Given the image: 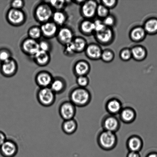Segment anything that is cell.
Instances as JSON below:
<instances>
[{
    "label": "cell",
    "mask_w": 157,
    "mask_h": 157,
    "mask_svg": "<svg viewBox=\"0 0 157 157\" xmlns=\"http://www.w3.org/2000/svg\"><path fill=\"white\" fill-rule=\"evenodd\" d=\"M69 98V101L76 107H83L90 104L92 100V95L87 89L78 87L71 91Z\"/></svg>",
    "instance_id": "6da1fadb"
},
{
    "label": "cell",
    "mask_w": 157,
    "mask_h": 157,
    "mask_svg": "<svg viewBox=\"0 0 157 157\" xmlns=\"http://www.w3.org/2000/svg\"><path fill=\"white\" fill-rule=\"evenodd\" d=\"M97 142L101 149L109 151L116 147L118 143L117 136L116 133L103 130L97 137Z\"/></svg>",
    "instance_id": "7a4b0ae2"
},
{
    "label": "cell",
    "mask_w": 157,
    "mask_h": 157,
    "mask_svg": "<svg viewBox=\"0 0 157 157\" xmlns=\"http://www.w3.org/2000/svg\"><path fill=\"white\" fill-rule=\"evenodd\" d=\"M36 98L41 105L48 107L54 104L56 101V94L50 87L41 88L37 92Z\"/></svg>",
    "instance_id": "3957f363"
},
{
    "label": "cell",
    "mask_w": 157,
    "mask_h": 157,
    "mask_svg": "<svg viewBox=\"0 0 157 157\" xmlns=\"http://www.w3.org/2000/svg\"><path fill=\"white\" fill-rule=\"evenodd\" d=\"M59 115L63 121L74 118L76 113V107L70 101H63L58 109Z\"/></svg>",
    "instance_id": "277c9868"
},
{
    "label": "cell",
    "mask_w": 157,
    "mask_h": 157,
    "mask_svg": "<svg viewBox=\"0 0 157 157\" xmlns=\"http://www.w3.org/2000/svg\"><path fill=\"white\" fill-rule=\"evenodd\" d=\"M101 126L103 130L116 133L119 130L121 124L120 120L116 116L109 114L103 118Z\"/></svg>",
    "instance_id": "5b68a950"
},
{
    "label": "cell",
    "mask_w": 157,
    "mask_h": 157,
    "mask_svg": "<svg viewBox=\"0 0 157 157\" xmlns=\"http://www.w3.org/2000/svg\"><path fill=\"white\" fill-rule=\"evenodd\" d=\"M18 151L17 144L11 139H7L0 147V154L3 157H14Z\"/></svg>",
    "instance_id": "8992f818"
},
{
    "label": "cell",
    "mask_w": 157,
    "mask_h": 157,
    "mask_svg": "<svg viewBox=\"0 0 157 157\" xmlns=\"http://www.w3.org/2000/svg\"><path fill=\"white\" fill-rule=\"evenodd\" d=\"M95 39L99 44L107 45L113 42L114 33L112 28L106 27L101 31L95 33Z\"/></svg>",
    "instance_id": "52a82bcc"
},
{
    "label": "cell",
    "mask_w": 157,
    "mask_h": 157,
    "mask_svg": "<svg viewBox=\"0 0 157 157\" xmlns=\"http://www.w3.org/2000/svg\"><path fill=\"white\" fill-rule=\"evenodd\" d=\"M95 1H85L81 8L82 13L86 19L90 20L96 15L97 7L98 6Z\"/></svg>",
    "instance_id": "ba28073f"
},
{
    "label": "cell",
    "mask_w": 157,
    "mask_h": 157,
    "mask_svg": "<svg viewBox=\"0 0 157 157\" xmlns=\"http://www.w3.org/2000/svg\"><path fill=\"white\" fill-rule=\"evenodd\" d=\"M119 115L120 120L124 124H132L136 119V111L131 107L123 108Z\"/></svg>",
    "instance_id": "9c48e42d"
},
{
    "label": "cell",
    "mask_w": 157,
    "mask_h": 157,
    "mask_svg": "<svg viewBox=\"0 0 157 157\" xmlns=\"http://www.w3.org/2000/svg\"><path fill=\"white\" fill-rule=\"evenodd\" d=\"M144 146V142L140 137L133 135L130 137L127 141V147L129 151L140 152Z\"/></svg>",
    "instance_id": "30bf717a"
},
{
    "label": "cell",
    "mask_w": 157,
    "mask_h": 157,
    "mask_svg": "<svg viewBox=\"0 0 157 157\" xmlns=\"http://www.w3.org/2000/svg\"><path fill=\"white\" fill-rule=\"evenodd\" d=\"M123 108L122 103L117 98H110L106 103V110L110 115L116 116L119 114Z\"/></svg>",
    "instance_id": "8fae6325"
},
{
    "label": "cell",
    "mask_w": 157,
    "mask_h": 157,
    "mask_svg": "<svg viewBox=\"0 0 157 157\" xmlns=\"http://www.w3.org/2000/svg\"><path fill=\"white\" fill-rule=\"evenodd\" d=\"M85 51L86 56L89 59L93 60L101 59L103 50L98 44H91L87 45Z\"/></svg>",
    "instance_id": "7c38bea8"
},
{
    "label": "cell",
    "mask_w": 157,
    "mask_h": 157,
    "mask_svg": "<svg viewBox=\"0 0 157 157\" xmlns=\"http://www.w3.org/2000/svg\"><path fill=\"white\" fill-rule=\"evenodd\" d=\"M147 33L144 28L141 26H137L133 28L130 31V37L132 41L140 42L145 39Z\"/></svg>",
    "instance_id": "4fadbf2b"
},
{
    "label": "cell",
    "mask_w": 157,
    "mask_h": 157,
    "mask_svg": "<svg viewBox=\"0 0 157 157\" xmlns=\"http://www.w3.org/2000/svg\"><path fill=\"white\" fill-rule=\"evenodd\" d=\"M78 124L75 118L64 121L61 124L63 132L67 135H72L77 130Z\"/></svg>",
    "instance_id": "5bb4252c"
},
{
    "label": "cell",
    "mask_w": 157,
    "mask_h": 157,
    "mask_svg": "<svg viewBox=\"0 0 157 157\" xmlns=\"http://www.w3.org/2000/svg\"><path fill=\"white\" fill-rule=\"evenodd\" d=\"M37 17L40 21H45L50 19L52 15V11L47 5H41L36 9Z\"/></svg>",
    "instance_id": "9a60e30c"
},
{
    "label": "cell",
    "mask_w": 157,
    "mask_h": 157,
    "mask_svg": "<svg viewBox=\"0 0 157 157\" xmlns=\"http://www.w3.org/2000/svg\"><path fill=\"white\" fill-rule=\"evenodd\" d=\"M132 58L135 60L141 61L144 60L147 57V52L144 47L141 45H136L131 49Z\"/></svg>",
    "instance_id": "2e32d148"
},
{
    "label": "cell",
    "mask_w": 157,
    "mask_h": 157,
    "mask_svg": "<svg viewBox=\"0 0 157 157\" xmlns=\"http://www.w3.org/2000/svg\"><path fill=\"white\" fill-rule=\"evenodd\" d=\"M23 48L27 53L35 55L40 50L39 44L34 39H29L25 41Z\"/></svg>",
    "instance_id": "e0dca14e"
},
{
    "label": "cell",
    "mask_w": 157,
    "mask_h": 157,
    "mask_svg": "<svg viewBox=\"0 0 157 157\" xmlns=\"http://www.w3.org/2000/svg\"><path fill=\"white\" fill-rule=\"evenodd\" d=\"M75 70L78 76H87L90 71V64L86 61H80L75 66Z\"/></svg>",
    "instance_id": "ac0fdd59"
},
{
    "label": "cell",
    "mask_w": 157,
    "mask_h": 157,
    "mask_svg": "<svg viewBox=\"0 0 157 157\" xmlns=\"http://www.w3.org/2000/svg\"><path fill=\"white\" fill-rule=\"evenodd\" d=\"M8 18L11 22L18 24L22 22L24 19V14L18 9H12L8 14Z\"/></svg>",
    "instance_id": "d6986e66"
},
{
    "label": "cell",
    "mask_w": 157,
    "mask_h": 157,
    "mask_svg": "<svg viewBox=\"0 0 157 157\" xmlns=\"http://www.w3.org/2000/svg\"><path fill=\"white\" fill-rule=\"evenodd\" d=\"M147 34L154 35L157 33V18H151L145 21L143 26Z\"/></svg>",
    "instance_id": "ffe728a7"
},
{
    "label": "cell",
    "mask_w": 157,
    "mask_h": 157,
    "mask_svg": "<svg viewBox=\"0 0 157 157\" xmlns=\"http://www.w3.org/2000/svg\"><path fill=\"white\" fill-rule=\"evenodd\" d=\"M81 32L86 35H90L94 33V25L93 21L90 20L86 19L81 23Z\"/></svg>",
    "instance_id": "44dd1931"
},
{
    "label": "cell",
    "mask_w": 157,
    "mask_h": 157,
    "mask_svg": "<svg viewBox=\"0 0 157 157\" xmlns=\"http://www.w3.org/2000/svg\"><path fill=\"white\" fill-rule=\"evenodd\" d=\"M52 81L51 76L46 73L40 74L36 78V82L41 88L49 87Z\"/></svg>",
    "instance_id": "7402d4cb"
},
{
    "label": "cell",
    "mask_w": 157,
    "mask_h": 157,
    "mask_svg": "<svg viewBox=\"0 0 157 157\" xmlns=\"http://www.w3.org/2000/svg\"><path fill=\"white\" fill-rule=\"evenodd\" d=\"M15 68L16 66L14 61L10 59L2 63L1 67L2 72L6 76L12 75L15 71Z\"/></svg>",
    "instance_id": "603a6c76"
},
{
    "label": "cell",
    "mask_w": 157,
    "mask_h": 157,
    "mask_svg": "<svg viewBox=\"0 0 157 157\" xmlns=\"http://www.w3.org/2000/svg\"><path fill=\"white\" fill-rule=\"evenodd\" d=\"M50 87L56 95L59 94L65 91L66 86L65 82L62 80L57 79L52 81Z\"/></svg>",
    "instance_id": "cb8c5ba5"
},
{
    "label": "cell",
    "mask_w": 157,
    "mask_h": 157,
    "mask_svg": "<svg viewBox=\"0 0 157 157\" xmlns=\"http://www.w3.org/2000/svg\"><path fill=\"white\" fill-rule=\"evenodd\" d=\"M59 37L61 40L67 44L71 42L73 38V33L70 29L63 28L59 31Z\"/></svg>",
    "instance_id": "d4e9b609"
},
{
    "label": "cell",
    "mask_w": 157,
    "mask_h": 157,
    "mask_svg": "<svg viewBox=\"0 0 157 157\" xmlns=\"http://www.w3.org/2000/svg\"><path fill=\"white\" fill-rule=\"evenodd\" d=\"M41 30L45 36H51L56 33L57 28L56 25L53 23L48 22L42 25Z\"/></svg>",
    "instance_id": "484cf974"
},
{
    "label": "cell",
    "mask_w": 157,
    "mask_h": 157,
    "mask_svg": "<svg viewBox=\"0 0 157 157\" xmlns=\"http://www.w3.org/2000/svg\"><path fill=\"white\" fill-rule=\"evenodd\" d=\"M72 42L76 52H82L85 50L87 46V41L82 38H76Z\"/></svg>",
    "instance_id": "4316f807"
},
{
    "label": "cell",
    "mask_w": 157,
    "mask_h": 157,
    "mask_svg": "<svg viewBox=\"0 0 157 157\" xmlns=\"http://www.w3.org/2000/svg\"><path fill=\"white\" fill-rule=\"evenodd\" d=\"M115 58V54L113 51L110 49H106L103 50L101 59L104 62L109 63L112 62Z\"/></svg>",
    "instance_id": "83f0119b"
},
{
    "label": "cell",
    "mask_w": 157,
    "mask_h": 157,
    "mask_svg": "<svg viewBox=\"0 0 157 157\" xmlns=\"http://www.w3.org/2000/svg\"><path fill=\"white\" fill-rule=\"evenodd\" d=\"M110 10L101 3L98 4L97 7L96 15L101 19H104L106 17L110 15Z\"/></svg>",
    "instance_id": "f1b7e54d"
},
{
    "label": "cell",
    "mask_w": 157,
    "mask_h": 157,
    "mask_svg": "<svg viewBox=\"0 0 157 157\" xmlns=\"http://www.w3.org/2000/svg\"><path fill=\"white\" fill-rule=\"evenodd\" d=\"M35 56L37 61L40 64H45L48 60V56L47 52L42 50H40Z\"/></svg>",
    "instance_id": "f546056e"
},
{
    "label": "cell",
    "mask_w": 157,
    "mask_h": 157,
    "mask_svg": "<svg viewBox=\"0 0 157 157\" xmlns=\"http://www.w3.org/2000/svg\"><path fill=\"white\" fill-rule=\"evenodd\" d=\"M120 57L122 61H128L132 58L131 49L125 48L123 49L120 52Z\"/></svg>",
    "instance_id": "4dcf8cb0"
},
{
    "label": "cell",
    "mask_w": 157,
    "mask_h": 157,
    "mask_svg": "<svg viewBox=\"0 0 157 157\" xmlns=\"http://www.w3.org/2000/svg\"><path fill=\"white\" fill-rule=\"evenodd\" d=\"M103 22L106 27L112 28L116 24V19L113 15H109L102 20Z\"/></svg>",
    "instance_id": "1f68e13d"
},
{
    "label": "cell",
    "mask_w": 157,
    "mask_h": 157,
    "mask_svg": "<svg viewBox=\"0 0 157 157\" xmlns=\"http://www.w3.org/2000/svg\"><path fill=\"white\" fill-rule=\"evenodd\" d=\"M78 87L86 88L89 83V80L87 76H80L77 79Z\"/></svg>",
    "instance_id": "d6a6232c"
},
{
    "label": "cell",
    "mask_w": 157,
    "mask_h": 157,
    "mask_svg": "<svg viewBox=\"0 0 157 157\" xmlns=\"http://www.w3.org/2000/svg\"><path fill=\"white\" fill-rule=\"evenodd\" d=\"M53 18L55 22L59 25L63 24L65 21V16L61 12H56L53 15Z\"/></svg>",
    "instance_id": "836d02e7"
},
{
    "label": "cell",
    "mask_w": 157,
    "mask_h": 157,
    "mask_svg": "<svg viewBox=\"0 0 157 157\" xmlns=\"http://www.w3.org/2000/svg\"><path fill=\"white\" fill-rule=\"evenodd\" d=\"M93 22L94 25V33L101 31L106 27L103 23V21L100 19H96L93 21Z\"/></svg>",
    "instance_id": "e575fe53"
},
{
    "label": "cell",
    "mask_w": 157,
    "mask_h": 157,
    "mask_svg": "<svg viewBox=\"0 0 157 157\" xmlns=\"http://www.w3.org/2000/svg\"><path fill=\"white\" fill-rule=\"evenodd\" d=\"M101 4H102L107 8L110 10L115 8L118 4V1L116 0H112V1H107L104 0L101 1Z\"/></svg>",
    "instance_id": "d590c367"
},
{
    "label": "cell",
    "mask_w": 157,
    "mask_h": 157,
    "mask_svg": "<svg viewBox=\"0 0 157 157\" xmlns=\"http://www.w3.org/2000/svg\"><path fill=\"white\" fill-rule=\"evenodd\" d=\"M29 35L33 39H36L41 36V31L38 28L34 27L31 29L29 31Z\"/></svg>",
    "instance_id": "8d00e7d4"
},
{
    "label": "cell",
    "mask_w": 157,
    "mask_h": 157,
    "mask_svg": "<svg viewBox=\"0 0 157 157\" xmlns=\"http://www.w3.org/2000/svg\"><path fill=\"white\" fill-rule=\"evenodd\" d=\"M10 55L7 51L4 50H0V61L2 63L10 59Z\"/></svg>",
    "instance_id": "74e56055"
},
{
    "label": "cell",
    "mask_w": 157,
    "mask_h": 157,
    "mask_svg": "<svg viewBox=\"0 0 157 157\" xmlns=\"http://www.w3.org/2000/svg\"><path fill=\"white\" fill-rule=\"evenodd\" d=\"M64 1H51L52 5L57 9H60L64 4Z\"/></svg>",
    "instance_id": "f35d334b"
},
{
    "label": "cell",
    "mask_w": 157,
    "mask_h": 157,
    "mask_svg": "<svg viewBox=\"0 0 157 157\" xmlns=\"http://www.w3.org/2000/svg\"><path fill=\"white\" fill-rule=\"evenodd\" d=\"M66 50H67V53L70 54L76 52L72 41L71 42L67 44V47H66Z\"/></svg>",
    "instance_id": "ab89813d"
},
{
    "label": "cell",
    "mask_w": 157,
    "mask_h": 157,
    "mask_svg": "<svg viewBox=\"0 0 157 157\" xmlns=\"http://www.w3.org/2000/svg\"><path fill=\"white\" fill-rule=\"evenodd\" d=\"M40 50L47 52L48 50L49 47L48 44L46 42L42 41L39 44Z\"/></svg>",
    "instance_id": "60d3db41"
},
{
    "label": "cell",
    "mask_w": 157,
    "mask_h": 157,
    "mask_svg": "<svg viewBox=\"0 0 157 157\" xmlns=\"http://www.w3.org/2000/svg\"><path fill=\"white\" fill-rule=\"evenodd\" d=\"M23 2L20 0H17L13 2L12 3V6L15 9H18L21 8L22 6Z\"/></svg>",
    "instance_id": "b9f144b4"
},
{
    "label": "cell",
    "mask_w": 157,
    "mask_h": 157,
    "mask_svg": "<svg viewBox=\"0 0 157 157\" xmlns=\"http://www.w3.org/2000/svg\"><path fill=\"white\" fill-rule=\"evenodd\" d=\"M7 139L6 134L0 130V147L5 142Z\"/></svg>",
    "instance_id": "7bdbcfd3"
},
{
    "label": "cell",
    "mask_w": 157,
    "mask_h": 157,
    "mask_svg": "<svg viewBox=\"0 0 157 157\" xmlns=\"http://www.w3.org/2000/svg\"><path fill=\"white\" fill-rule=\"evenodd\" d=\"M127 157H141V156L139 152L129 151Z\"/></svg>",
    "instance_id": "ee69618b"
},
{
    "label": "cell",
    "mask_w": 157,
    "mask_h": 157,
    "mask_svg": "<svg viewBox=\"0 0 157 157\" xmlns=\"http://www.w3.org/2000/svg\"><path fill=\"white\" fill-rule=\"evenodd\" d=\"M146 157H157V153L156 152H152L149 153Z\"/></svg>",
    "instance_id": "f6af8a7d"
}]
</instances>
